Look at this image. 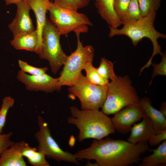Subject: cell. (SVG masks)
Masks as SVG:
<instances>
[{"label": "cell", "mask_w": 166, "mask_h": 166, "mask_svg": "<svg viewBox=\"0 0 166 166\" xmlns=\"http://www.w3.org/2000/svg\"><path fill=\"white\" fill-rule=\"evenodd\" d=\"M48 11L51 22L61 35L72 31L75 34L87 33L88 26L93 25L85 14L61 8L53 2H50Z\"/></svg>", "instance_id": "5"}, {"label": "cell", "mask_w": 166, "mask_h": 166, "mask_svg": "<svg viewBox=\"0 0 166 166\" xmlns=\"http://www.w3.org/2000/svg\"><path fill=\"white\" fill-rule=\"evenodd\" d=\"M15 4L17 10L15 17L8 25L13 37L35 30L30 15L31 9L27 2L22 0Z\"/></svg>", "instance_id": "12"}, {"label": "cell", "mask_w": 166, "mask_h": 166, "mask_svg": "<svg viewBox=\"0 0 166 166\" xmlns=\"http://www.w3.org/2000/svg\"><path fill=\"white\" fill-rule=\"evenodd\" d=\"M61 35L53 24L46 18L42 35V45L38 54L41 59L47 60L52 73L56 74L65 63L68 56L61 47Z\"/></svg>", "instance_id": "7"}, {"label": "cell", "mask_w": 166, "mask_h": 166, "mask_svg": "<svg viewBox=\"0 0 166 166\" xmlns=\"http://www.w3.org/2000/svg\"><path fill=\"white\" fill-rule=\"evenodd\" d=\"M39 130L34 134L38 142L37 150L43 153L46 157L57 162L65 161L79 165L74 154L62 149L52 136L48 124L40 116L37 118Z\"/></svg>", "instance_id": "9"}, {"label": "cell", "mask_w": 166, "mask_h": 166, "mask_svg": "<svg viewBox=\"0 0 166 166\" xmlns=\"http://www.w3.org/2000/svg\"><path fill=\"white\" fill-rule=\"evenodd\" d=\"M107 86L93 84L81 73L68 91L78 98L81 109H99L106 99Z\"/></svg>", "instance_id": "8"}, {"label": "cell", "mask_w": 166, "mask_h": 166, "mask_svg": "<svg viewBox=\"0 0 166 166\" xmlns=\"http://www.w3.org/2000/svg\"><path fill=\"white\" fill-rule=\"evenodd\" d=\"M17 78L30 91L52 93L56 91H59L61 88L59 85L58 77H53L46 73L33 75L20 70L18 73Z\"/></svg>", "instance_id": "11"}, {"label": "cell", "mask_w": 166, "mask_h": 166, "mask_svg": "<svg viewBox=\"0 0 166 166\" xmlns=\"http://www.w3.org/2000/svg\"><path fill=\"white\" fill-rule=\"evenodd\" d=\"M149 149L147 142L133 144L107 137L94 139L89 147L74 154L78 160H94L100 166H128L141 160Z\"/></svg>", "instance_id": "1"}, {"label": "cell", "mask_w": 166, "mask_h": 166, "mask_svg": "<svg viewBox=\"0 0 166 166\" xmlns=\"http://www.w3.org/2000/svg\"><path fill=\"white\" fill-rule=\"evenodd\" d=\"M156 15V12L152 9L145 16L136 20L123 23V26L121 29L109 26V37H112L116 35H125L131 39L133 45L135 46L144 38H149L152 42L153 46L152 54L148 62L140 69V73L151 65L152 58L155 55L160 54L162 56L163 54L157 40L160 38L165 39L166 35L159 33L155 29L154 23Z\"/></svg>", "instance_id": "3"}, {"label": "cell", "mask_w": 166, "mask_h": 166, "mask_svg": "<svg viewBox=\"0 0 166 166\" xmlns=\"http://www.w3.org/2000/svg\"><path fill=\"white\" fill-rule=\"evenodd\" d=\"M161 0H138L142 17L147 15L153 9L156 12L160 6Z\"/></svg>", "instance_id": "25"}, {"label": "cell", "mask_w": 166, "mask_h": 166, "mask_svg": "<svg viewBox=\"0 0 166 166\" xmlns=\"http://www.w3.org/2000/svg\"><path fill=\"white\" fill-rule=\"evenodd\" d=\"M13 134L12 132L0 134V155L4 150L9 148L13 142L11 140Z\"/></svg>", "instance_id": "30"}, {"label": "cell", "mask_w": 166, "mask_h": 166, "mask_svg": "<svg viewBox=\"0 0 166 166\" xmlns=\"http://www.w3.org/2000/svg\"><path fill=\"white\" fill-rule=\"evenodd\" d=\"M34 11L36 19L35 30L38 36V43L36 53L38 54L42 45V35L46 21V13L50 2V0H25Z\"/></svg>", "instance_id": "13"}, {"label": "cell", "mask_w": 166, "mask_h": 166, "mask_svg": "<svg viewBox=\"0 0 166 166\" xmlns=\"http://www.w3.org/2000/svg\"><path fill=\"white\" fill-rule=\"evenodd\" d=\"M80 33L76 34L77 37V47L76 50L68 56L60 72L59 83L62 86H72L89 63L93 62L94 50L90 45L84 46L80 39Z\"/></svg>", "instance_id": "6"}, {"label": "cell", "mask_w": 166, "mask_h": 166, "mask_svg": "<svg viewBox=\"0 0 166 166\" xmlns=\"http://www.w3.org/2000/svg\"><path fill=\"white\" fill-rule=\"evenodd\" d=\"M18 64L21 71L25 73H29L31 75L42 74L46 73L48 69L47 67L42 68L35 67L20 60H18Z\"/></svg>", "instance_id": "28"}, {"label": "cell", "mask_w": 166, "mask_h": 166, "mask_svg": "<svg viewBox=\"0 0 166 166\" xmlns=\"http://www.w3.org/2000/svg\"><path fill=\"white\" fill-rule=\"evenodd\" d=\"M139 104L151 121L155 133L166 129V117L160 110L152 106L149 98L144 97L140 99Z\"/></svg>", "instance_id": "15"}, {"label": "cell", "mask_w": 166, "mask_h": 166, "mask_svg": "<svg viewBox=\"0 0 166 166\" xmlns=\"http://www.w3.org/2000/svg\"><path fill=\"white\" fill-rule=\"evenodd\" d=\"M58 6L68 10L77 11L88 6L90 0H53Z\"/></svg>", "instance_id": "23"}, {"label": "cell", "mask_w": 166, "mask_h": 166, "mask_svg": "<svg viewBox=\"0 0 166 166\" xmlns=\"http://www.w3.org/2000/svg\"><path fill=\"white\" fill-rule=\"evenodd\" d=\"M14 99L9 96L5 97L2 100L0 109V134L3 132L8 112L14 106Z\"/></svg>", "instance_id": "24"}, {"label": "cell", "mask_w": 166, "mask_h": 166, "mask_svg": "<svg viewBox=\"0 0 166 166\" xmlns=\"http://www.w3.org/2000/svg\"><path fill=\"white\" fill-rule=\"evenodd\" d=\"M114 63L111 61L102 58L99 67L96 68L99 74L103 78L113 81L117 78L113 69Z\"/></svg>", "instance_id": "22"}, {"label": "cell", "mask_w": 166, "mask_h": 166, "mask_svg": "<svg viewBox=\"0 0 166 166\" xmlns=\"http://www.w3.org/2000/svg\"><path fill=\"white\" fill-rule=\"evenodd\" d=\"M152 154L144 157L139 166H160L166 165V140L163 141L156 148L149 149Z\"/></svg>", "instance_id": "20"}, {"label": "cell", "mask_w": 166, "mask_h": 166, "mask_svg": "<svg viewBox=\"0 0 166 166\" xmlns=\"http://www.w3.org/2000/svg\"><path fill=\"white\" fill-rule=\"evenodd\" d=\"M69 109L71 116L67 121L79 130V142L89 138L101 139L116 131L111 118L99 109L80 110L75 106Z\"/></svg>", "instance_id": "2"}, {"label": "cell", "mask_w": 166, "mask_h": 166, "mask_svg": "<svg viewBox=\"0 0 166 166\" xmlns=\"http://www.w3.org/2000/svg\"><path fill=\"white\" fill-rule=\"evenodd\" d=\"M130 132L127 141L133 144L147 142L152 136L155 133L151 121L146 116L139 123L134 124Z\"/></svg>", "instance_id": "14"}, {"label": "cell", "mask_w": 166, "mask_h": 166, "mask_svg": "<svg viewBox=\"0 0 166 166\" xmlns=\"http://www.w3.org/2000/svg\"><path fill=\"white\" fill-rule=\"evenodd\" d=\"M97 11L109 26L117 28L122 24L117 15L114 9V0H95Z\"/></svg>", "instance_id": "16"}, {"label": "cell", "mask_w": 166, "mask_h": 166, "mask_svg": "<svg viewBox=\"0 0 166 166\" xmlns=\"http://www.w3.org/2000/svg\"><path fill=\"white\" fill-rule=\"evenodd\" d=\"M38 43V34L35 30L31 32L13 37L11 45L17 50H25L36 53Z\"/></svg>", "instance_id": "18"}, {"label": "cell", "mask_w": 166, "mask_h": 166, "mask_svg": "<svg viewBox=\"0 0 166 166\" xmlns=\"http://www.w3.org/2000/svg\"><path fill=\"white\" fill-rule=\"evenodd\" d=\"M146 116L139 104L126 106L114 114L111 118L116 131L121 134L130 132L132 125Z\"/></svg>", "instance_id": "10"}, {"label": "cell", "mask_w": 166, "mask_h": 166, "mask_svg": "<svg viewBox=\"0 0 166 166\" xmlns=\"http://www.w3.org/2000/svg\"><path fill=\"white\" fill-rule=\"evenodd\" d=\"M21 154L19 142L13 143L0 155V166H26Z\"/></svg>", "instance_id": "17"}, {"label": "cell", "mask_w": 166, "mask_h": 166, "mask_svg": "<svg viewBox=\"0 0 166 166\" xmlns=\"http://www.w3.org/2000/svg\"><path fill=\"white\" fill-rule=\"evenodd\" d=\"M162 59L159 63H152L151 65L153 68V74L151 81L149 82L150 85L153 78L157 76L166 75V53H163L162 56Z\"/></svg>", "instance_id": "29"}, {"label": "cell", "mask_w": 166, "mask_h": 166, "mask_svg": "<svg viewBox=\"0 0 166 166\" xmlns=\"http://www.w3.org/2000/svg\"><path fill=\"white\" fill-rule=\"evenodd\" d=\"M141 17L138 0H130L126 20L124 23L136 20Z\"/></svg>", "instance_id": "27"}, {"label": "cell", "mask_w": 166, "mask_h": 166, "mask_svg": "<svg viewBox=\"0 0 166 166\" xmlns=\"http://www.w3.org/2000/svg\"><path fill=\"white\" fill-rule=\"evenodd\" d=\"M140 100L128 76H117L108 85L101 111L107 115L114 114L126 106L139 104Z\"/></svg>", "instance_id": "4"}, {"label": "cell", "mask_w": 166, "mask_h": 166, "mask_svg": "<svg viewBox=\"0 0 166 166\" xmlns=\"http://www.w3.org/2000/svg\"><path fill=\"white\" fill-rule=\"evenodd\" d=\"M160 111L166 117V103L165 102H163L161 103Z\"/></svg>", "instance_id": "32"}, {"label": "cell", "mask_w": 166, "mask_h": 166, "mask_svg": "<svg viewBox=\"0 0 166 166\" xmlns=\"http://www.w3.org/2000/svg\"><path fill=\"white\" fill-rule=\"evenodd\" d=\"M130 0H114V11L122 24L126 20L127 12Z\"/></svg>", "instance_id": "26"}, {"label": "cell", "mask_w": 166, "mask_h": 166, "mask_svg": "<svg viewBox=\"0 0 166 166\" xmlns=\"http://www.w3.org/2000/svg\"><path fill=\"white\" fill-rule=\"evenodd\" d=\"M166 140V129L161 130L152 135L148 142L150 145L155 146Z\"/></svg>", "instance_id": "31"}, {"label": "cell", "mask_w": 166, "mask_h": 166, "mask_svg": "<svg viewBox=\"0 0 166 166\" xmlns=\"http://www.w3.org/2000/svg\"><path fill=\"white\" fill-rule=\"evenodd\" d=\"M84 69L86 74L85 77L91 83L100 85H105L109 84V80L103 78L99 74L96 68L93 66V62L88 64Z\"/></svg>", "instance_id": "21"}, {"label": "cell", "mask_w": 166, "mask_h": 166, "mask_svg": "<svg viewBox=\"0 0 166 166\" xmlns=\"http://www.w3.org/2000/svg\"><path fill=\"white\" fill-rule=\"evenodd\" d=\"M20 151L24 157H26L29 164L33 166H49L45 155L38 151L37 148L30 146L26 142H19Z\"/></svg>", "instance_id": "19"}, {"label": "cell", "mask_w": 166, "mask_h": 166, "mask_svg": "<svg viewBox=\"0 0 166 166\" xmlns=\"http://www.w3.org/2000/svg\"><path fill=\"white\" fill-rule=\"evenodd\" d=\"M21 0H5V1L6 5H8L13 4H16Z\"/></svg>", "instance_id": "33"}]
</instances>
